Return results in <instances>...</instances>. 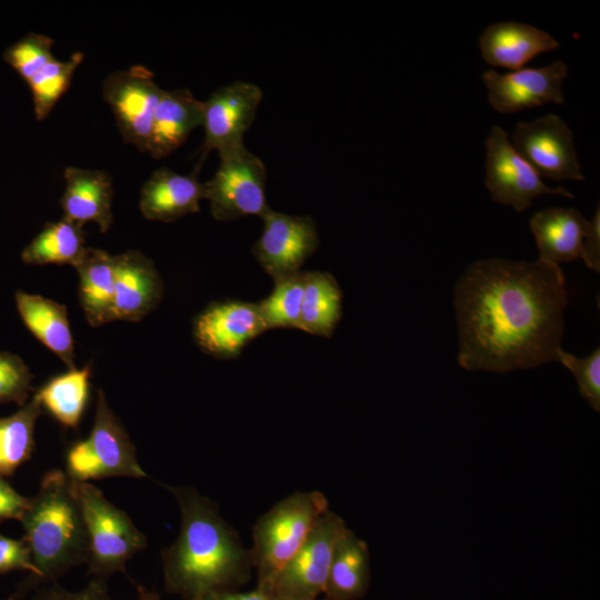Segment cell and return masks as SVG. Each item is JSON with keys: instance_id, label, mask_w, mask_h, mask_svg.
<instances>
[{"instance_id": "74e56055", "label": "cell", "mask_w": 600, "mask_h": 600, "mask_svg": "<svg viewBox=\"0 0 600 600\" xmlns=\"http://www.w3.org/2000/svg\"><path fill=\"white\" fill-rule=\"evenodd\" d=\"M193 600H277L272 590L257 587L249 591L221 590L204 593Z\"/></svg>"}, {"instance_id": "8992f818", "label": "cell", "mask_w": 600, "mask_h": 600, "mask_svg": "<svg viewBox=\"0 0 600 600\" xmlns=\"http://www.w3.org/2000/svg\"><path fill=\"white\" fill-rule=\"evenodd\" d=\"M67 476L77 482L114 477L147 478L124 427L110 409L104 392H97L96 413L89 436L67 452Z\"/></svg>"}, {"instance_id": "1f68e13d", "label": "cell", "mask_w": 600, "mask_h": 600, "mask_svg": "<svg viewBox=\"0 0 600 600\" xmlns=\"http://www.w3.org/2000/svg\"><path fill=\"white\" fill-rule=\"evenodd\" d=\"M557 361L561 362L574 376L580 396L591 409L600 411V349L584 358L558 351Z\"/></svg>"}, {"instance_id": "9c48e42d", "label": "cell", "mask_w": 600, "mask_h": 600, "mask_svg": "<svg viewBox=\"0 0 600 600\" xmlns=\"http://www.w3.org/2000/svg\"><path fill=\"white\" fill-rule=\"evenodd\" d=\"M484 184L494 202L526 211L543 194L574 196L563 187L544 184L536 170L516 151L508 133L493 126L486 140Z\"/></svg>"}, {"instance_id": "5b68a950", "label": "cell", "mask_w": 600, "mask_h": 600, "mask_svg": "<svg viewBox=\"0 0 600 600\" xmlns=\"http://www.w3.org/2000/svg\"><path fill=\"white\" fill-rule=\"evenodd\" d=\"M72 482L88 532L89 572L102 579L124 572L127 563L147 547L146 536L96 486L90 482Z\"/></svg>"}, {"instance_id": "ab89813d", "label": "cell", "mask_w": 600, "mask_h": 600, "mask_svg": "<svg viewBox=\"0 0 600 600\" xmlns=\"http://www.w3.org/2000/svg\"><path fill=\"white\" fill-rule=\"evenodd\" d=\"M313 600H332V599H330V598H328V597H324V598H322V599H313Z\"/></svg>"}, {"instance_id": "3957f363", "label": "cell", "mask_w": 600, "mask_h": 600, "mask_svg": "<svg viewBox=\"0 0 600 600\" xmlns=\"http://www.w3.org/2000/svg\"><path fill=\"white\" fill-rule=\"evenodd\" d=\"M24 541L40 582L53 583L73 567L87 563L89 539L72 480L59 469L48 471L21 519Z\"/></svg>"}, {"instance_id": "d6a6232c", "label": "cell", "mask_w": 600, "mask_h": 600, "mask_svg": "<svg viewBox=\"0 0 600 600\" xmlns=\"http://www.w3.org/2000/svg\"><path fill=\"white\" fill-rule=\"evenodd\" d=\"M32 378L30 369L18 354L0 351V403L24 406L32 389Z\"/></svg>"}, {"instance_id": "6da1fadb", "label": "cell", "mask_w": 600, "mask_h": 600, "mask_svg": "<svg viewBox=\"0 0 600 600\" xmlns=\"http://www.w3.org/2000/svg\"><path fill=\"white\" fill-rule=\"evenodd\" d=\"M453 304L461 368L506 373L557 361L568 304L558 264L476 261L458 279Z\"/></svg>"}, {"instance_id": "52a82bcc", "label": "cell", "mask_w": 600, "mask_h": 600, "mask_svg": "<svg viewBox=\"0 0 600 600\" xmlns=\"http://www.w3.org/2000/svg\"><path fill=\"white\" fill-rule=\"evenodd\" d=\"M213 177L203 182L204 199L219 221L244 216L262 217L270 208L266 198L267 171L263 162L244 144L219 153Z\"/></svg>"}, {"instance_id": "ba28073f", "label": "cell", "mask_w": 600, "mask_h": 600, "mask_svg": "<svg viewBox=\"0 0 600 600\" xmlns=\"http://www.w3.org/2000/svg\"><path fill=\"white\" fill-rule=\"evenodd\" d=\"M348 528L330 509L278 574L272 592L277 600H313L323 593L336 544Z\"/></svg>"}, {"instance_id": "8d00e7d4", "label": "cell", "mask_w": 600, "mask_h": 600, "mask_svg": "<svg viewBox=\"0 0 600 600\" xmlns=\"http://www.w3.org/2000/svg\"><path fill=\"white\" fill-rule=\"evenodd\" d=\"M586 266L597 272L600 271V210L599 206L593 218L589 221L588 231L583 243V257Z\"/></svg>"}, {"instance_id": "7a4b0ae2", "label": "cell", "mask_w": 600, "mask_h": 600, "mask_svg": "<svg viewBox=\"0 0 600 600\" xmlns=\"http://www.w3.org/2000/svg\"><path fill=\"white\" fill-rule=\"evenodd\" d=\"M181 518L178 538L161 551L166 591L184 600L249 582L253 564L239 533L219 507L193 487L164 486Z\"/></svg>"}, {"instance_id": "4fadbf2b", "label": "cell", "mask_w": 600, "mask_h": 600, "mask_svg": "<svg viewBox=\"0 0 600 600\" xmlns=\"http://www.w3.org/2000/svg\"><path fill=\"white\" fill-rule=\"evenodd\" d=\"M267 330L258 303L224 300L209 304L194 318L192 333L206 353L234 359Z\"/></svg>"}, {"instance_id": "d4e9b609", "label": "cell", "mask_w": 600, "mask_h": 600, "mask_svg": "<svg viewBox=\"0 0 600 600\" xmlns=\"http://www.w3.org/2000/svg\"><path fill=\"white\" fill-rule=\"evenodd\" d=\"M342 314V291L334 277L327 272H304V293L300 330L329 338Z\"/></svg>"}, {"instance_id": "4dcf8cb0", "label": "cell", "mask_w": 600, "mask_h": 600, "mask_svg": "<svg viewBox=\"0 0 600 600\" xmlns=\"http://www.w3.org/2000/svg\"><path fill=\"white\" fill-rule=\"evenodd\" d=\"M52 46L53 40L50 37L28 32L4 50L2 59L27 82L43 66L54 59Z\"/></svg>"}, {"instance_id": "603a6c76", "label": "cell", "mask_w": 600, "mask_h": 600, "mask_svg": "<svg viewBox=\"0 0 600 600\" xmlns=\"http://www.w3.org/2000/svg\"><path fill=\"white\" fill-rule=\"evenodd\" d=\"M370 582L369 547L347 528L336 544L323 594L332 600H358L366 596Z\"/></svg>"}, {"instance_id": "f1b7e54d", "label": "cell", "mask_w": 600, "mask_h": 600, "mask_svg": "<svg viewBox=\"0 0 600 600\" xmlns=\"http://www.w3.org/2000/svg\"><path fill=\"white\" fill-rule=\"evenodd\" d=\"M82 61L83 54L79 51L72 53L64 61L54 58L27 81L38 121L44 120L67 92L72 77Z\"/></svg>"}, {"instance_id": "d6986e66", "label": "cell", "mask_w": 600, "mask_h": 600, "mask_svg": "<svg viewBox=\"0 0 600 600\" xmlns=\"http://www.w3.org/2000/svg\"><path fill=\"white\" fill-rule=\"evenodd\" d=\"M201 199H204L203 183L196 174L184 176L161 167L143 183L139 207L146 219L172 222L198 212Z\"/></svg>"}, {"instance_id": "836d02e7", "label": "cell", "mask_w": 600, "mask_h": 600, "mask_svg": "<svg viewBox=\"0 0 600 600\" xmlns=\"http://www.w3.org/2000/svg\"><path fill=\"white\" fill-rule=\"evenodd\" d=\"M11 570L29 571L37 580L40 574L33 564L31 552L26 541L0 534V573Z\"/></svg>"}, {"instance_id": "d590c367", "label": "cell", "mask_w": 600, "mask_h": 600, "mask_svg": "<svg viewBox=\"0 0 600 600\" xmlns=\"http://www.w3.org/2000/svg\"><path fill=\"white\" fill-rule=\"evenodd\" d=\"M31 499L19 494L8 482L0 478V521L21 520L29 509Z\"/></svg>"}, {"instance_id": "484cf974", "label": "cell", "mask_w": 600, "mask_h": 600, "mask_svg": "<svg viewBox=\"0 0 600 600\" xmlns=\"http://www.w3.org/2000/svg\"><path fill=\"white\" fill-rule=\"evenodd\" d=\"M86 246L83 224L66 217L48 222L22 250L21 259L27 264H71L76 266Z\"/></svg>"}, {"instance_id": "2e32d148", "label": "cell", "mask_w": 600, "mask_h": 600, "mask_svg": "<svg viewBox=\"0 0 600 600\" xmlns=\"http://www.w3.org/2000/svg\"><path fill=\"white\" fill-rule=\"evenodd\" d=\"M163 294L154 263L139 251L114 256L112 320L137 322L157 308Z\"/></svg>"}, {"instance_id": "ac0fdd59", "label": "cell", "mask_w": 600, "mask_h": 600, "mask_svg": "<svg viewBox=\"0 0 600 600\" xmlns=\"http://www.w3.org/2000/svg\"><path fill=\"white\" fill-rule=\"evenodd\" d=\"M559 46L548 32L514 21L492 23L479 38L480 52L488 64L514 71L536 56L552 51Z\"/></svg>"}, {"instance_id": "9a60e30c", "label": "cell", "mask_w": 600, "mask_h": 600, "mask_svg": "<svg viewBox=\"0 0 600 600\" xmlns=\"http://www.w3.org/2000/svg\"><path fill=\"white\" fill-rule=\"evenodd\" d=\"M261 99V89L246 81L232 82L212 92L202 101L203 150L220 153L242 146Z\"/></svg>"}, {"instance_id": "7402d4cb", "label": "cell", "mask_w": 600, "mask_h": 600, "mask_svg": "<svg viewBox=\"0 0 600 600\" xmlns=\"http://www.w3.org/2000/svg\"><path fill=\"white\" fill-rule=\"evenodd\" d=\"M17 310L27 329L69 370L74 369V342L66 306L40 294L17 291Z\"/></svg>"}, {"instance_id": "4316f807", "label": "cell", "mask_w": 600, "mask_h": 600, "mask_svg": "<svg viewBox=\"0 0 600 600\" xmlns=\"http://www.w3.org/2000/svg\"><path fill=\"white\" fill-rule=\"evenodd\" d=\"M90 366L56 376L39 388L34 397L64 428L76 429L89 398Z\"/></svg>"}, {"instance_id": "83f0119b", "label": "cell", "mask_w": 600, "mask_h": 600, "mask_svg": "<svg viewBox=\"0 0 600 600\" xmlns=\"http://www.w3.org/2000/svg\"><path fill=\"white\" fill-rule=\"evenodd\" d=\"M41 406L33 396L13 414L0 418V478L11 474L30 459L34 447V427Z\"/></svg>"}, {"instance_id": "277c9868", "label": "cell", "mask_w": 600, "mask_h": 600, "mask_svg": "<svg viewBox=\"0 0 600 600\" xmlns=\"http://www.w3.org/2000/svg\"><path fill=\"white\" fill-rule=\"evenodd\" d=\"M328 510V498L321 491H294L257 519L249 549L257 587L272 590L278 574Z\"/></svg>"}, {"instance_id": "7c38bea8", "label": "cell", "mask_w": 600, "mask_h": 600, "mask_svg": "<svg viewBox=\"0 0 600 600\" xmlns=\"http://www.w3.org/2000/svg\"><path fill=\"white\" fill-rule=\"evenodd\" d=\"M261 218L263 230L252 248L257 261L273 280L299 272L319 244L313 219L271 209Z\"/></svg>"}, {"instance_id": "cb8c5ba5", "label": "cell", "mask_w": 600, "mask_h": 600, "mask_svg": "<svg viewBox=\"0 0 600 600\" xmlns=\"http://www.w3.org/2000/svg\"><path fill=\"white\" fill-rule=\"evenodd\" d=\"M74 268L79 274V302L88 323L99 327L113 321L114 256L87 247Z\"/></svg>"}, {"instance_id": "f35d334b", "label": "cell", "mask_w": 600, "mask_h": 600, "mask_svg": "<svg viewBox=\"0 0 600 600\" xmlns=\"http://www.w3.org/2000/svg\"><path fill=\"white\" fill-rule=\"evenodd\" d=\"M138 600H161L157 590L133 581Z\"/></svg>"}, {"instance_id": "5bb4252c", "label": "cell", "mask_w": 600, "mask_h": 600, "mask_svg": "<svg viewBox=\"0 0 600 600\" xmlns=\"http://www.w3.org/2000/svg\"><path fill=\"white\" fill-rule=\"evenodd\" d=\"M567 77V64L557 60L546 67L506 74L487 70L481 80L488 90L490 106L500 113H514L546 103L562 104V83Z\"/></svg>"}, {"instance_id": "44dd1931", "label": "cell", "mask_w": 600, "mask_h": 600, "mask_svg": "<svg viewBox=\"0 0 600 600\" xmlns=\"http://www.w3.org/2000/svg\"><path fill=\"white\" fill-rule=\"evenodd\" d=\"M203 103L187 88L163 90L153 116L147 152L154 159L168 157L202 124Z\"/></svg>"}, {"instance_id": "e0dca14e", "label": "cell", "mask_w": 600, "mask_h": 600, "mask_svg": "<svg viewBox=\"0 0 600 600\" xmlns=\"http://www.w3.org/2000/svg\"><path fill=\"white\" fill-rule=\"evenodd\" d=\"M66 189L59 200L63 217L86 224L96 222L101 232L112 224L113 187L110 174L102 170L67 167Z\"/></svg>"}, {"instance_id": "30bf717a", "label": "cell", "mask_w": 600, "mask_h": 600, "mask_svg": "<svg viewBox=\"0 0 600 600\" xmlns=\"http://www.w3.org/2000/svg\"><path fill=\"white\" fill-rule=\"evenodd\" d=\"M162 92L153 73L140 64L114 71L102 83V98L111 108L122 139L144 152Z\"/></svg>"}, {"instance_id": "8fae6325", "label": "cell", "mask_w": 600, "mask_h": 600, "mask_svg": "<svg viewBox=\"0 0 600 600\" xmlns=\"http://www.w3.org/2000/svg\"><path fill=\"white\" fill-rule=\"evenodd\" d=\"M516 151L540 177L583 181L573 133L557 114L519 122L510 139Z\"/></svg>"}, {"instance_id": "f546056e", "label": "cell", "mask_w": 600, "mask_h": 600, "mask_svg": "<svg viewBox=\"0 0 600 600\" xmlns=\"http://www.w3.org/2000/svg\"><path fill=\"white\" fill-rule=\"evenodd\" d=\"M272 292L258 302L261 316L269 329H300L304 293V272L299 271L273 280Z\"/></svg>"}, {"instance_id": "e575fe53", "label": "cell", "mask_w": 600, "mask_h": 600, "mask_svg": "<svg viewBox=\"0 0 600 600\" xmlns=\"http://www.w3.org/2000/svg\"><path fill=\"white\" fill-rule=\"evenodd\" d=\"M32 600H112L104 579L92 577V579L80 590L69 591L56 582L49 583L41 589Z\"/></svg>"}, {"instance_id": "ffe728a7", "label": "cell", "mask_w": 600, "mask_h": 600, "mask_svg": "<svg viewBox=\"0 0 600 600\" xmlns=\"http://www.w3.org/2000/svg\"><path fill=\"white\" fill-rule=\"evenodd\" d=\"M589 220L574 208H548L530 219L539 260L558 264L583 257Z\"/></svg>"}]
</instances>
